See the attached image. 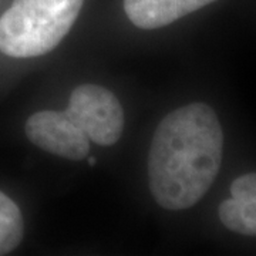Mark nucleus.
I'll list each match as a JSON object with an SVG mask.
<instances>
[{"label":"nucleus","instance_id":"1","mask_svg":"<svg viewBox=\"0 0 256 256\" xmlns=\"http://www.w3.org/2000/svg\"><path fill=\"white\" fill-rule=\"evenodd\" d=\"M224 134L208 104L192 102L170 112L156 127L148 176L154 200L164 210L194 206L220 172Z\"/></svg>","mask_w":256,"mask_h":256},{"label":"nucleus","instance_id":"4","mask_svg":"<svg viewBox=\"0 0 256 256\" xmlns=\"http://www.w3.org/2000/svg\"><path fill=\"white\" fill-rule=\"evenodd\" d=\"M24 131L34 146L53 156L80 161L90 152V140L66 111H38L28 117Z\"/></svg>","mask_w":256,"mask_h":256},{"label":"nucleus","instance_id":"2","mask_svg":"<svg viewBox=\"0 0 256 256\" xmlns=\"http://www.w3.org/2000/svg\"><path fill=\"white\" fill-rule=\"evenodd\" d=\"M84 0H14L0 18V52L28 58L47 54L73 28Z\"/></svg>","mask_w":256,"mask_h":256},{"label":"nucleus","instance_id":"8","mask_svg":"<svg viewBox=\"0 0 256 256\" xmlns=\"http://www.w3.org/2000/svg\"><path fill=\"white\" fill-rule=\"evenodd\" d=\"M88 164L92 165H92L97 164V161H96V158H90V160H88Z\"/></svg>","mask_w":256,"mask_h":256},{"label":"nucleus","instance_id":"6","mask_svg":"<svg viewBox=\"0 0 256 256\" xmlns=\"http://www.w3.org/2000/svg\"><path fill=\"white\" fill-rule=\"evenodd\" d=\"M216 0H124V10L132 24L152 30L168 26Z\"/></svg>","mask_w":256,"mask_h":256},{"label":"nucleus","instance_id":"7","mask_svg":"<svg viewBox=\"0 0 256 256\" xmlns=\"http://www.w3.org/2000/svg\"><path fill=\"white\" fill-rule=\"evenodd\" d=\"M24 235V222L18 206L0 192V256L8 255L20 245Z\"/></svg>","mask_w":256,"mask_h":256},{"label":"nucleus","instance_id":"3","mask_svg":"<svg viewBox=\"0 0 256 256\" xmlns=\"http://www.w3.org/2000/svg\"><path fill=\"white\" fill-rule=\"evenodd\" d=\"M66 114L98 146H114L124 130V111L118 98L97 84L74 88Z\"/></svg>","mask_w":256,"mask_h":256},{"label":"nucleus","instance_id":"5","mask_svg":"<svg viewBox=\"0 0 256 256\" xmlns=\"http://www.w3.org/2000/svg\"><path fill=\"white\" fill-rule=\"evenodd\" d=\"M220 222L230 230L256 236V172L242 175L230 185V198L220 205Z\"/></svg>","mask_w":256,"mask_h":256}]
</instances>
